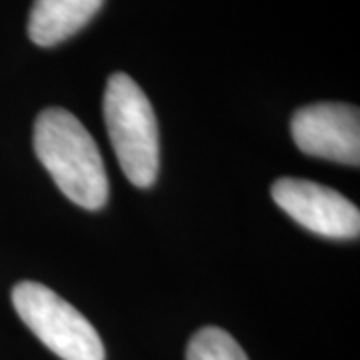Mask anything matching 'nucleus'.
<instances>
[{"instance_id":"obj_1","label":"nucleus","mask_w":360,"mask_h":360,"mask_svg":"<svg viewBox=\"0 0 360 360\" xmlns=\"http://www.w3.org/2000/svg\"><path fill=\"white\" fill-rule=\"evenodd\" d=\"M34 153L66 198L86 210L108 202V174L90 132L72 112L46 108L34 122Z\"/></svg>"},{"instance_id":"obj_2","label":"nucleus","mask_w":360,"mask_h":360,"mask_svg":"<svg viewBox=\"0 0 360 360\" xmlns=\"http://www.w3.org/2000/svg\"><path fill=\"white\" fill-rule=\"evenodd\" d=\"M103 110L124 176L139 188L153 186L160 168V134L148 96L134 78L116 72L106 82Z\"/></svg>"},{"instance_id":"obj_3","label":"nucleus","mask_w":360,"mask_h":360,"mask_svg":"<svg viewBox=\"0 0 360 360\" xmlns=\"http://www.w3.org/2000/svg\"><path fill=\"white\" fill-rule=\"evenodd\" d=\"M13 304L32 335L58 359H106L103 340L89 319L49 286L32 281L18 283L13 288Z\"/></svg>"},{"instance_id":"obj_4","label":"nucleus","mask_w":360,"mask_h":360,"mask_svg":"<svg viewBox=\"0 0 360 360\" xmlns=\"http://www.w3.org/2000/svg\"><path fill=\"white\" fill-rule=\"evenodd\" d=\"M270 193L274 202L302 229L336 240L359 238V208L333 188L307 179L283 176L272 184Z\"/></svg>"},{"instance_id":"obj_5","label":"nucleus","mask_w":360,"mask_h":360,"mask_svg":"<svg viewBox=\"0 0 360 360\" xmlns=\"http://www.w3.org/2000/svg\"><path fill=\"white\" fill-rule=\"evenodd\" d=\"M290 130L304 155L348 167L360 165V112L352 104L316 103L298 108Z\"/></svg>"},{"instance_id":"obj_6","label":"nucleus","mask_w":360,"mask_h":360,"mask_svg":"<svg viewBox=\"0 0 360 360\" xmlns=\"http://www.w3.org/2000/svg\"><path fill=\"white\" fill-rule=\"evenodd\" d=\"M104 0H34L28 14V39L51 49L80 32L103 8Z\"/></svg>"},{"instance_id":"obj_7","label":"nucleus","mask_w":360,"mask_h":360,"mask_svg":"<svg viewBox=\"0 0 360 360\" xmlns=\"http://www.w3.org/2000/svg\"><path fill=\"white\" fill-rule=\"evenodd\" d=\"M186 360H248V356L226 330L205 326L191 338Z\"/></svg>"}]
</instances>
